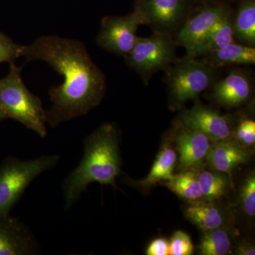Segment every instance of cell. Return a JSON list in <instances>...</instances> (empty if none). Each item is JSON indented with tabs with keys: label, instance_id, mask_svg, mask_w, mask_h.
<instances>
[{
	"label": "cell",
	"instance_id": "15",
	"mask_svg": "<svg viewBox=\"0 0 255 255\" xmlns=\"http://www.w3.org/2000/svg\"><path fill=\"white\" fill-rule=\"evenodd\" d=\"M234 40L233 19L229 11L215 23L201 44L187 55L196 58L199 56H206L227 46L235 41Z\"/></svg>",
	"mask_w": 255,
	"mask_h": 255
},
{
	"label": "cell",
	"instance_id": "21",
	"mask_svg": "<svg viewBox=\"0 0 255 255\" xmlns=\"http://www.w3.org/2000/svg\"><path fill=\"white\" fill-rule=\"evenodd\" d=\"M199 181L204 200L213 202L219 200L228 191L229 181L227 176L218 171H199Z\"/></svg>",
	"mask_w": 255,
	"mask_h": 255
},
{
	"label": "cell",
	"instance_id": "25",
	"mask_svg": "<svg viewBox=\"0 0 255 255\" xmlns=\"http://www.w3.org/2000/svg\"><path fill=\"white\" fill-rule=\"evenodd\" d=\"M21 50L22 46L0 31V63H14L16 59L21 57Z\"/></svg>",
	"mask_w": 255,
	"mask_h": 255
},
{
	"label": "cell",
	"instance_id": "18",
	"mask_svg": "<svg viewBox=\"0 0 255 255\" xmlns=\"http://www.w3.org/2000/svg\"><path fill=\"white\" fill-rule=\"evenodd\" d=\"M233 36L238 43L246 46L255 45V1L243 0L233 21Z\"/></svg>",
	"mask_w": 255,
	"mask_h": 255
},
{
	"label": "cell",
	"instance_id": "27",
	"mask_svg": "<svg viewBox=\"0 0 255 255\" xmlns=\"http://www.w3.org/2000/svg\"><path fill=\"white\" fill-rule=\"evenodd\" d=\"M169 242L164 238H159L151 242L146 250L147 255H168Z\"/></svg>",
	"mask_w": 255,
	"mask_h": 255
},
{
	"label": "cell",
	"instance_id": "5",
	"mask_svg": "<svg viewBox=\"0 0 255 255\" xmlns=\"http://www.w3.org/2000/svg\"><path fill=\"white\" fill-rule=\"evenodd\" d=\"M176 42L170 34L154 32L147 38L137 37L131 51L124 57L126 63L148 81L153 74L167 70L177 60Z\"/></svg>",
	"mask_w": 255,
	"mask_h": 255
},
{
	"label": "cell",
	"instance_id": "30",
	"mask_svg": "<svg viewBox=\"0 0 255 255\" xmlns=\"http://www.w3.org/2000/svg\"><path fill=\"white\" fill-rule=\"evenodd\" d=\"M204 1H216V0H204Z\"/></svg>",
	"mask_w": 255,
	"mask_h": 255
},
{
	"label": "cell",
	"instance_id": "29",
	"mask_svg": "<svg viewBox=\"0 0 255 255\" xmlns=\"http://www.w3.org/2000/svg\"><path fill=\"white\" fill-rule=\"evenodd\" d=\"M7 119V117H6V116L5 115L4 112H3L2 111L0 110V122H1V121L4 120V119Z\"/></svg>",
	"mask_w": 255,
	"mask_h": 255
},
{
	"label": "cell",
	"instance_id": "12",
	"mask_svg": "<svg viewBox=\"0 0 255 255\" xmlns=\"http://www.w3.org/2000/svg\"><path fill=\"white\" fill-rule=\"evenodd\" d=\"M29 230L9 214H0V255H29L36 253Z\"/></svg>",
	"mask_w": 255,
	"mask_h": 255
},
{
	"label": "cell",
	"instance_id": "28",
	"mask_svg": "<svg viewBox=\"0 0 255 255\" xmlns=\"http://www.w3.org/2000/svg\"><path fill=\"white\" fill-rule=\"evenodd\" d=\"M236 254L241 255H255V248L251 243H243L238 246Z\"/></svg>",
	"mask_w": 255,
	"mask_h": 255
},
{
	"label": "cell",
	"instance_id": "4",
	"mask_svg": "<svg viewBox=\"0 0 255 255\" xmlns=\"http://www.w3.org/2000/svg\"><path fill=\"white\" fill-rule=\"evenodd\" d=\"M58 162V155H43L31 160L11 157L4 161L0 167V214H9L30 184Z\"/></svg>",
	"mask_w": 255,
	"mask_h": 255
},
{
	"label": "cell",
	"instance_id": "7",
	"mask_svg": "<svg viewBox=\"0 0 255 255\" xmlns=\"http://www.w3.org/2000/svg\"><path fill=\"white\" fill-rule=\"evenodd\" d=\"M146 25V20L138 7L124 16H106L101 23L97 44L114 54L127 56L133 48L137 37V28Z\"/></svg>",
	"mask_w": 255,
	"mask_h": 255
},
{
	"label": "cell",
	"instance_id": "16",
	"mask_svg": "<svg viewBox=\"0 0 255 255\" xmlns=\"http://www.w3.org/2000/svg\"><path fill=\"white\" fill-rule=\"evenodd\" d=\"M205 57L204 60L215 68L232 65H254L255 48L233 41Z\"/></svg>",
	"mask_w": 255,
	"mask_h": 255
},
{
	"label": "cell",
	"instance_id": "6",
	"mask_svg": "<svg viewBox=\"0 0 255 255\" xmlns=\"http://www.w3.org/2000/svg\"><path fill=\"white\" fill-rule=\"evenodd\" d=\"M216 68L206 60L186 56L167 70V81L172 102L179 106L197 98L216 78Z\"/></svg>",
	"mask_w": 255,
	"mask_h": 255
},
{
	"label": "cell",
	"instance_id": "11",
	"mask_svg": "<svg viewBox=\"0 0 255 255\" xmlns=\"http://www.w3.org/2000/svg\"><path fill=\"white\" fill-rule=\"evenodd\" d=\"M179 152V167L182 170L201 169L207 162V157L214 141L204 134L191 130L182 124L175 137Z\"/></svg>",
	"mask_w": 255,
	"mask_h": 255
},
{
	"label": "cell",
	"instance_id": "22",
	"mask_svg": "<svg viewBox=\"0 0 255 255\" xmlns=\"http://www.w3.org/2000/svg\"><path fill=\"white\" fill-rule=\"evenodd\" d=\"M231 249V238L223 227L204 232L199 246V254L202 255H226Z\"/></svg>",
	"mask_w": 255,
	"mask_h": 255
},
{
	"label": "cell",
	"instance_id": "26",
	"mask_svg": "<svg viewBox=\"0 0 255 255\" xmlns=\"http://www.w3.org/2000/svg\"><path fill=\"white\" fill-rule=\"evenodd\" d=\"M236 141L245 146H253L255 143V122L250 119L242 120L236 130Z\"/></svg>",
	"mask_w": 255,
	"mask_h": 255
},
{
	"label": "cell",
	"instance_id": "14",
	"mask_svg": "<svg viewBox=\"0 0 255 255\" xmlns=\"http://www.w3.org/2000/svg\"><path fill=\"white\" fill-rule=\"evenodd\" d=\"M252 153L245 146L232 138L214 142L206 164L209 168L222 173H232L241 164L251 159Z\"/></svg>",
	"mask_w": 255,
	"mask_h": 255
},
{
	"label": "cell",
	"instance_id": "24",
	"mask_svg": "<svg viewBox=\"0 0 255 255\" xmlns=\"http://www.w3.org/2000/svg\"><path fill=\"white\" fill-rule=\"evenodd\" d=\"M194 251V245L187 233L181 231L174 232L169 242L168 255H191Z\"/></svg>",
	"mask_w": 255,
	"mask_h": 255
},
{
	"label": "cell",
	"instance_id": "3",
	"mask_svg": "<svg viewBox=\"0 0 255 255\" xmlns=\"http://www.w3.org/2000/svg\"><path fill=\"white\" fill-rule=\"evenodd\" d=\"M21 68L9 64V71L0 79V110L7 119H12L36 132L47 135L46 111L41 99L33 95L23 83Z\"/></svg>",
	"mask_w": 255,
	"mask_h": 255
},
{
	"label": "cell",
	"instance_id": "9",
	"mask_svg": "<svg viewBox=\"0 0 255 255\" xmlns=\"http://www.w3.org/2000/svg\"><path fill=\"white\" fill-rule=\"evenodd\" d=\"M229 11L223 5L203 8L185 20L177 30L176 44L185 48L189 54L201 44L215 23Z\"/></svg>",
	"mask_w": 255,
	"mask_h": 255
},
{
	"label": "cell",
	"instance_id": "1",
	"mask_svg": "<svg viewBox=\"0 0 255 255\" xmlns=\"http://www.w3.org/2000/svg\"><path fill=\"white\" fill-rule=\"evenodd\" d=\"M26 61L43 60L63 77L50 89L52 107L46 111V124L55 128L63 122L86 115L105 97V74L94 63L86 47L78 40L43 36L22 46Z\"/></svg>",
	"mask_w": 255,
	"mask_h": 255
},
{
	"label": "cell",
	"instance_id": "20",
	"mask_svg": "<svg viewBox=\"0 0 255 255\" xmlns=\"http://www.w3.org/2000/svg\"><path fill=\"white\" fill-rule=\"evenodd\" d=\"M177 161V154L173 148L164 145L159 151L150 173L139 183L142 187H150L162 181H168L174 175V167Z\"/></svg>",
	"mask_w": 255,
	"mask_h": 255
},
{
	"label": "cell",
	"instance_id": "10",
	"mask_svg": "<svg viewBox=\"0 0 255 255\" xmlns=\"http://www.w3.org/2000/svg\"><path fill=\"white\" fill-rule=\"evenodd\" d=\"M181 124L204 134L214 142L232 138L233 135L232 125L228 117L202 105H195L183 112Z\"/></svg>",
	"mask_w": 255,
	"mask_h": 255
},
{
	"label": "cell",
	"instance_id": "8",
	"mask_svg": "<svg viewBox=\"0 0 255 255\" xmlns=\"http://www.w3.org/2000/svg\"><path fill=\"white\" fill-rule=\"evenodd\" d=\"M137 7L154 32L170 35L182 26L187 10L186 0H144Z\"/></svg>",
	"mask_w": 255,
	"mask_h": 255
},
{
	"label": "cell",
	"instance_id": "23",
	"mask_svg": "<svg viewBox=\"0 0 255 255\" xmlns=\"http://www.w3.org/2000/svg\"><path fill=\"white\" fill-rule=\"evenodd\" d=\"M242 206L245 213L250 217L255 215V174L254 172L246 178L241 191Z\"/></svg>",
	"mask_w": 255,
	"mask_h": 255
},
{
	"label": "cell",
	"instance_id": "19",
	"mask_svg": "<svg viewBox=\"0 0 255 255\" xmlns=\"http://www.w3.org/2000/svg\"><path fill=\"white\" fill-rule=\"evenodd\" d=\"M199 171L196 169L183 170L181 173L172 176L165 184L169 190L189 202L204 200L199 181Z\"/></svg>",
	"mask_w": 255,
	"mask_h": 255
},
{
	"label": "cell",
	"instance_id": "13",
	"mask_svg": "<svg viewBox=\"0 0 255 255\" xmlns=\"http://www.w3.org/2000/svg\"><path fill=\"white\" fill-rule=\"evenodd\" d=\"M253 93V85L246 72L234 69L223 80L216 82L212 97L219 105L227 108L237 107L246 103Z\"/></svg>",
	"mask_w": 255,
	"mask_h": 255
},
{
	"label": "cell",
	"instance_id": "2",
	"mask_svg": "<svg viewBox=\"0 0 255 255\" xmlns=\"http://www.w3.org/2000/svg\"><path fill=\"white\" fill-rule=\"evenodd\" d=\"M119 138L117 127L107 123L86 137L80 164L69 174L63 185L65 208L69 209L91 183L112 186L121 174Z\"/></svg>",
	"mask_w": 255,
	"mask_h": 255
},
{
	"label": "cell",
	"instance_id": "17",
	"mask_svg": "<svg viewBox=\"0 0 255 255\" xmlns=\"http://www.w3.org/2000/svg\"><path fill=\"white\" fill-rule=\"evenodd\" d=\"M187 219L203 232L223 227L225 222L222 210L211 202L191 203L184 211Z\"/></svg>",
	"mask_w": 255,
	"mask_h": 255
}]
</instances>
